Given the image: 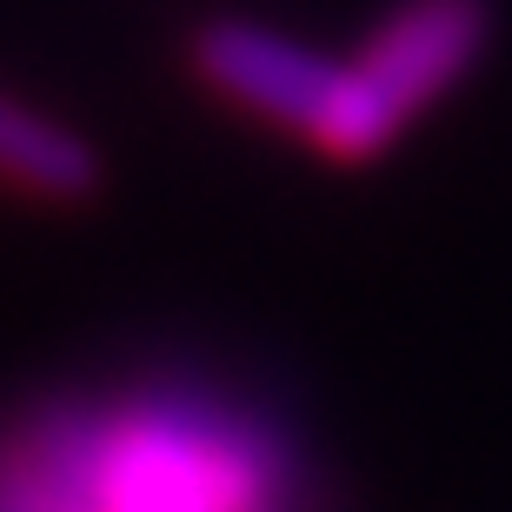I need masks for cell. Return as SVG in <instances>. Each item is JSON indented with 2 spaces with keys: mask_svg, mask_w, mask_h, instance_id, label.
Listing matches in <instances>:
<instances>
[{
  "mask_svg": "<svg viewBox=\"0 0 512 512\" xmlns=\"http://www.w3.org/2000/svg\"><path fill=\"white\" fill-rule=\"evenodd\" d=\"M486 47V0H406L366 34L360 60L346 67L373 140H393L406 120L439 100Z\"/></svg>",
  "mask_w": 512,
  "mask_h": 512,
  "instance_id": "2",
  "label": "cell"
},
{
  "mask_svg": "<svg viewBox=\"0 0 512 512\" xmlns=\"http://www.w3.org/2000/svg\"><path fill=\"white\" fill-rule=\"evenodd\" d=\"M0 180L47 200H87L100 187V160L80 133L0 94Z\"/></svg>",
  "mask_w": 512,
  "mask_h": 512,
  "instance_id": "3",
  "label": "cell"
},
{
  "mask_svg": "<svg viewBox=\"0 0 512 512\" xmlns=\"http://www.w3.org/2000/svg\"><path fill=\"white\" fill-rule=\"evenodd\" d=\"M193 67L207 87L247 107V114L273 120L286 133H306L326 160H340L346 140V67L313 54L300 40L253 27V20H213L193 40Z\"/></svg>",
  "mask_w": 512,
  "mask_h": 512,
  "instance_id": "1",
  "label": "cell"
}]
</instances>
